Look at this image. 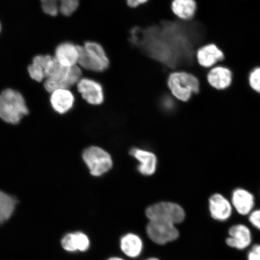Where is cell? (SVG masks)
Returning a JSON list of instances; mask_svg holds the SVG:
<instances>
[{"label": "cell", "instance_id": "6da1fadb", "mask_svg": "<svg viewBox=\"0 0 260 260\" xmlns=\"http://www.w3.org/2000/svg\"><path fill=\"white\" fill-rule=\"evenodd\" d=\"M79 57V66L84 75L102 74L109 69L110 61L107 52L99 42L86 41L83 45H78Z\"/></svg>", "mask_w": 260, "mask_h": 260}, {"label": "cell", "instance_id": "7a4b0ae2", "mask_svg": "<svg viewBox=\"0 0 260 260\" xmlns=\"http://www.w3.org/2000/svg\"><path fill=\"white\" fill-rule=\"evenodd\" d=\"M167 86L169 92L175 100L185 103L200 91V81L197 77L183 70L171 71L167 77Z\"/></svg>", "mask_w": 260, "mask_h": 260}, {"label": "cell", "instance_id": "3957f363", "mask_svg": "<svg viewBox=\"0 0 260 260\" xmlns=\"http://www.w3.org/2000/svg\"><path fill=\"white\" fill-rule=\"evenodd\" d=\"M28 113L24 99L18 91L8 89L0 93V118L3 121L17 124Z\"/></svg>", "mask_w": 260, "mask_h": 260}, {"label": "cell", "instance_id": "277c9868", "mask_svg": "<svg viewBox=\"0 0 260 260\" xmlns=\"http://www.w3.org/2000/svg\"><path fill=\"white\" fill-rule=\"evenodd\" d=\"M83 77V71L78 65L67 68L59 64L53 76L45 80L44 87L50 93L58 89H70L76 86Z\"/></svg>", "mask_w": 260, "mask_h": 260}, {"label": "cell", "instance_id": "5b68a950", "mask_svg": "<svg viewBox=\"0 0 260 260\" xmlns=\"http://www.w3.org/2000/svg\"><path fill=\"white\" fill-rule=\"evenodd\" d=\"M146 215L150 221L178 224L183 222L186 213L180 206L172 203H160L149 207Z\"/></svg>", "mask_w": 260, "mask_h": 260}, {"label": "cell", "instance_id": "8992f818", "mask_svg": "<svg viewBox=\"0 0 260 260\" xmlns=\"http://www.w3.org/2000/svg\"><path fill=\"white\" fill-rule=\"evenodd\" d=\"M83 158L89 169L90 174L99 177L111 169L113 162L109 153L104 149L90 146L84 151Z\"/></svg>", "mask_w": 260, "mask_h": 260}, {"label": "cell", "instance_id": "52a82bcc", "mask_svg": "<svg viewBox=\"0 0 260 260\" xmlns=\"http://www.w3.org/2000/svg\"><path fill=\"white\" fill-rule=\"evenodd\" d=\"M76 87L78 92L89 105L100 106L105 102V89L99 80L83 76L77 83Z\"/></svg>", "mask_w": 260, "mask_h": 260}, {"label": "cell", "instance_id": "ba28073f", "mask_svg": "<svg viewBox=\"0 0 260 260\" xmlns=\"http://www.w3.org/2000/svg\"><path fill=\"white\" fill-rule=\"evenodd\" d=\"M59 64L54 57L50 55H39L34 57L32 63L28 67V73L32 79L41 82L53 76Z\"/></svg>", "mask_w": 260, "mask_h": 260}, {"label": "cell", "instance_id": "9c48e42d", "mask_svg": "<svg viewBox=\"0 0 260 260\" xmlns=\"http://www.w3.org/2000/svg\"><path fill=\"white\" fill-rule=\"evenodd\" d=\"M146 232L152 241L158 245L174 241L179 237V232L175 225L158 221H150L146 227Z\"/></svg>", "mask_w": 260, "mask_h": 260}, {"label": "cell", "instance_id": "30bf717a", "mask_svg": "<svg viewBox=\"0 0 260 260\" xmlns=\"http://www.w3.org/2000/svg\"><path fill=\"white\" fill-rule=\"evenodd\" d=\"M252 242L251 230L244 224H236L230 228L225 243L230 248L243 251L248 248Z\"/></svg>", "mask_w": 260, "mask_h": 260}, {"label": "cell", "instance_id": "8fae6325", "mask_svg": "<svg viewBox=\"0 0 260 260\" xmlns=\"http://www.w3.org/2000/svg\"><path fill=\"white\" fill-rule=\"evenodd\" d=\"M42 8L47 15L56 16L58 13L66 17L76 14L80 5V0H41Z\"/></svg>", "mask_w": 260, "mask_h": 260}, {"label": "cell", "instance_id": "7c38bea8", "mask_svg": "<svg viewBox=\"0 0 260 260\" xmlns=\"http://www.w3.org/2000/svg\"><path fill=\"white\" fill-rule=\"evenodd\" d=\"M195 57L201 67L210 70L224 60V54L216 44H207L198 48Z\"/></svg>", "mask_w": 260, "mask_h": 260}, {"label": "cell", "instance_id": "4fadbf2b", "mask_svg": "<svg viewBox=\"0 0 260 260\" xmlns=\"http://www.w3.org/2000/svg\"><path fill=\"white\" fill-rule=\"evenodd\" d=\"M207 80L213 89L225 90L232 85L233 74L229 68L217 64L208 71Z\"/></svg>", "mask_w": 260, "mask_h": 260}, {"label": "cell", "instance_id": "5bb4252c", "mask_svg": "<svg viewBox=\"0 0 260 260\" xmlns=\"http://www.w3.org/2000/svg\"><path fill=\"white\" fill-rule=\"evenodd\" d=\"M209 211L213 219L225 222L232 215L233 206L222 194L215 193L210 198Z\"/></svg>", "mask_w": 260, "mask_h": 260}, {"label": "cell", "instance_id": "9a60e30c", "mask_svg": "<svg viewBox=\"0 0 260 260\" xmlns=\"http://www.w3.org/2000/svg\"><path fill=\"white\" fill-rule=\"evenodd\" d=\"M54 57L61 66L67 68L77 66L79 57L78 45L72 42H62L56 48Z\"/></svg>", "mask_w": 260, "mask_h": 260}, {"label": "cell", "instance_id": "2e32d148", "mask_svg": "<svg viewBox=\"0 0 260 260\" xmlns=\"http://www.w3.org/2000/svg\"><path fill=\"white\" fill-rule=\"evenodd\" d=\"M232 204L240 215H249L255 206V198L249 191L237 188L232 193Z\"/></svg>", "mask_w": 260, "mask_h": 260}, {"label": "cell", "instance_id": "e0dca14e", "mask_svg": "<svg viewBox=\"0 0 260 260\" xmlns=\"http://www.w3.org/2000/svg\"><path fill=\"white\" fill-rule=\"evenodd\" d=\"M75 101L74 93L70 89H58L51 92L50 103L53 109L59 114H64L72 109Z\"/></svg>", "mask_w": 260, "mask_h": 260}, {"label": "cell", "instance_id": "ac0fdd59", "mask_svg": "<svg viewBox=\"0 0 260 260\" xmlns=\"http://www.w3.org/2000/svg\"><path fill=\"white\" fill-rule=\"evenodd\" d=\"M171 11L178 20L190 21L196 15L197 3L195 0H172Z\"/></svg>", "mask_w": 260, "mask_h": 260}, {"label": "cell", "instance_id": "d6986e66", "mask_svg": "<svg viewBox=\"0 0 260 260\" xmlns=\"http://www.w3.org/2000/svg\"><path fill=\"white\" fill-rule=\"evenodd\" d=\"M130 153L139 161L138 170L142 174L151 175L154 173L157 158L153 153L138 148L133 149Z\"/></svg>", "mask_w": 260, "mask_h": 260}, {"label": "cell", "instance_id": "ffe728a7", "mask_svg": "<svg viewBox=\"0 0 260 260\" xmlns=\"http://www.w3.org/2000/svg\"><path fill=\"white\" fill-rule=\"evenodd\" d=\"M143 243L140 237L129 233L122 237L121 240L122 251L129 257H137L142 252Z\"/></svg>", "mask_w": 260, "mask_h": 260}, {"label": "cell", "instance_id": "44dd1931", "mask_svg": "<svg viewBox=\"0 0 260 260\" xmlns=\"http://www.w3.org/2000/svg\"><path fill=\"white\" fill-rule=\"evenodd\" d=\"M17 201L14 197L0 190V225L11 218Z\"/></svg>", "mask_w": 260, "mask_h": 260}, {"label": "cell", "instance_id": "7402d4cb", "mask_svg": "<svg viewBox=\"0 0 260 260\" xmlns=\"http://www.w3.org/2000/svg\"><path fill=\"white\" fill-rule=\"evenodd\" d=\"M248 83L251 89L260 95V67H256L250 73Z\"/></svg>", "mask_w": 260, "mask_h": 260}, {"label": "cell", "instance_id": "603a6c76", "mask_svg": "<svg viewBox=\"0 0 260 260\" xmlns=\"http://www.w3.org/2000/svg\"><path fill=\"white\" fill-rule=\"evenodd\" d=\"M63 248L68 252H76L77 251L76 236L75 233H69L65 235L61 241Z\"/></svg>", "mask_w": 260, "mask_h": 260}, {"label": "cell", "instance_id": "cb8c5ba5", "mask_svg": "<svg viewBox=\"0 0 260 260\" xmlns=\"http://www.w3.org/2000/svg\"><path fill=\"white\" fill-rule=\"evenodd\" d=\"M77 251L84 252L89 249L90 242L88 237L81 232L75 233Z\"/></svg>", "mask_w": 260, "mask_h": 260}, {"label": "cell", "instance_id": "d4e9b609", "mask_svg": "<svg viewBox=\"0 0 260 260\" xmlns=\"http://www.w3.org/2000/svg\"><path fill=\"white\" fill-rule=\"evenodd\" d=\"M249 221L253 227L260 232V209L253 210L249 214Z\"/></svg>", "mask_w": 260, "mask_h": 260}, {"label": "cell", "instance_id": "484cf974", "mask_svg": "<svg viewBox=\"0 0 260 260\" xmlns=\"http://www.w3.org/2000/svg\"><path fill=\"white\" fill-rule=\"evenodd\" d=\"M247 260H260V244L251 247L247 255Z\"/></svg>", "mask_w": 260, "mask_h": 260}, {"label": "cell", "instance_id": "4316f807", "mask_svg": "<svg viewBox=\"0 0 260 260\" xmlns=\"http://www.w3.org/2000/svg\"><path fill=\"white\" fill-rule=\"evenodd\" d=\"M125 1L129 8L135 9L147 4L149 0H125Z\"/></svg>", "mask_w": 260, "mask_h": 260}, {"label": "cell", "instance_id": "83f0119b", "mask_svg": "<svg viewBox=\"0 0 260 260\" xmlns=\"http://www.w3.org/2000/svg\"><path fill=\"white\" fill-rule=\"evenodd\" d=\"M107 260H124V259H123L121 258H118V257H112V258H110Z\"/></svg>", "mask_w": 260, "mask_h": 260}, {"label": "cell", "instance_id": "f1b7e54d", "mask_svg": "<svg viewBox=\"0 0 260 260\" xmlns=\"http://www.w3.org/2000/svg\"><path fill=\"white\" fill-rule=\"evenodd\" d=\"M145 260H160V259H158L155 258H148V259H145Z\"/></svg>", "mask_w": 260, "mask_h": 260}, {"label": "cell", "instance_id": "f546056e", "mask_svg": "<svg viewBox=\"0 0 260 260\" xmlns=\"http://www.w3.org/2000/svg\"><path fill=\"white\" fill-rule=\"evenodd\" d=\"M0 31H1V24H0Z\"/></svg>", "mask_w": 260, "mask_h": 260}]
</instances>
